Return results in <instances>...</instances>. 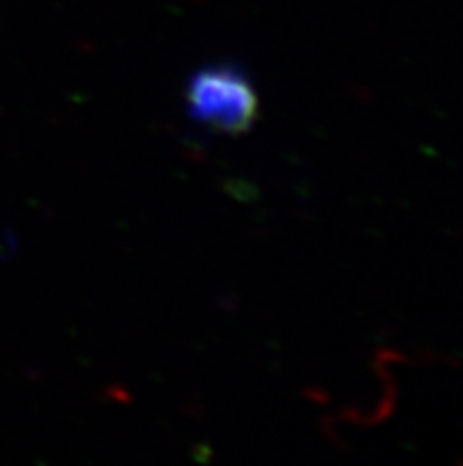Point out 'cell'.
<instances>
[{
  "label": "cell",
  "instance_id": "6da1fadb",
  "mask_svg": "<svg viewBox=\"0 0 463 466\" xmlns=\"http://www.w3.org/2000/svg\"><path fill=\"white\" fill-rule=\"evenodd\" d=\"M187 109L206 128L239 136L258 116V93L235 66H206L189 81Z\"/></svg>",
  "mask_w": 463,
  "mask_h": 466
}]
</instances>
